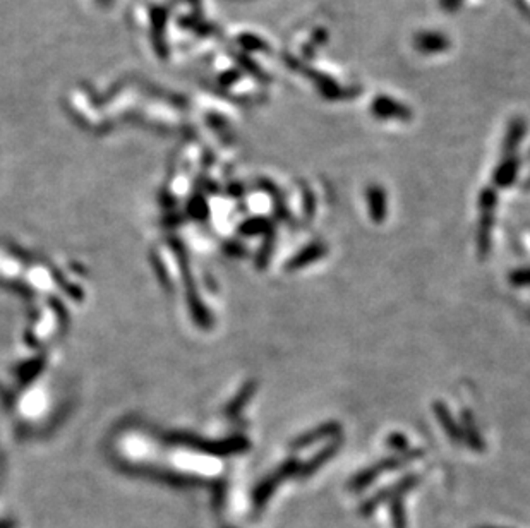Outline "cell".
<instances>
[{
  "instance_id": "obj_2",
  "label": "cell",
  "mask_w": 530,
  "mask_h": 528,
  "mask_svg": "<svg viewBox=\"0 0 530 528\" xmlns=\"http://www.w3.org/2000/svg\"><path fill=\"white\" fill-rule=\"evenodd\" d=\"M516 173V163L513 160L507 161L498 168V173H496V181H498L499 185H510L513 177Z\"/></svg>"
},
{
  "instance_id": "obj_3",
  "label": "cell",
  "mask_w": 530,
  "mask_h": 528,
  "mask_svg": "<svg viewBox=\"0 0 530 528\" xmlns=\"http://www.w3.org/2000/svg\"><path fill=\"white\" fill-rule=\"evenodd\" d=\"M436 414H438V417H440V421L443 422L446 432H448V434L452 436L453 439H458V427H457V424H455L452 421V417H448V414H446V409H445L443 405H436Z\"/></svg>"
},
{
  "instance_id": "obj_1",
  "label": "cell",
  "mask_w": 530,
  "mask_h": 528,
  "mask_svg": "<svg viewBox=\"0 0 530 528\" xmlns=\"http://www.w3.org/2000/svg\"><path fill=\"white\" fill-rule=\"evenodd\" d=\"M367 201H369V210L371 216H373L374 222H381L386 216V199L385 193H383L379 187H371L367 190Z\"/></svg>"
},
{
  "instance_id": "obj_4",
  "label": "cell",
  "mask_w": 530,
  "mask_h": 528,
  "mask_svg": "<svg viewBox=\"0 0 530 528\" xmlns=\"http://www.w3.org/2000/svg\"><path fill=\"white\" fill-rule=\"evenodd\" d=\"M388 444H390L391 448H395V450H403L405 444H407V441H405L403 436L393 434L390 439H388Z\"/></svg>"
}]
</instances>
